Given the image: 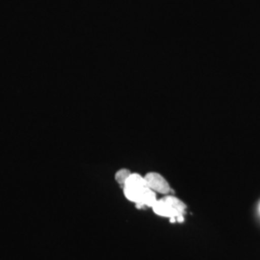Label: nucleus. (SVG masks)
<instances>
[{
    "label": "nucleus",
    "mask_w": 260,
    "mask_h": 260,
    "mask_svg": "<svg viewBox=\"0 0 260 260\" xmlns=\"http://www.w3.org/2000/svg\"><path fill=\"white\" fill-rule=\"evenodd\" d=\"M131 174H132V173L130 172L129 170H127V169H121V170H119V171L116 173L115 179H116V181H117V182L121 185V188H122V186L124 185V183L126 182L127 178L129 177Z\"/></svg>",
    "instance_id": "3"
},
{
    "label": "nucleus",
    "mask_w": 260,
    "mask_h": 260,
    "mask_svg": "<svg viewBox=\"0 0 260 260\" xmlns=\"http://www.w3.org/2000/svg\"><path fill=\"white\" fill-rule=\"evenodd\" d=\"M124 197L137 207H151L156 202V193L149 189L145 177L139 174H131L124 185L122 186Z\"/></svg>",
    "instance_id": "1"
},
{
    "label": "nucleus",
    "mask_w": 260,
    "mask_h": 260,
    "mask_svg": "<svg viewBox=\"0 0 260 260\" xmlns=\"http://www.w3.org/2000/svg\"><path fill=\"white\" fill-rule=\"evenodd\" d=\"M149 189L162 195H171L172 188L166 178L158 173H149L145 176Z\"/></svg>",
    "instance_id": "2"
}]
</instances>
